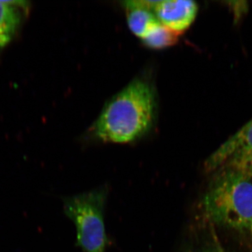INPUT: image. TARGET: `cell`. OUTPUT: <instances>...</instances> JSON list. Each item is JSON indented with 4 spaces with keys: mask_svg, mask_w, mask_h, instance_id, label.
<instances>
[{
    "mask_svg": "<svg viewBox=\"0 0 252 252\" xmlns=\"http://www.w3.org/2000/svg\"></svg>",
    "mask_w": 252,
    "mask_h": 252,
    "instance_id": "obj_12",
    "label": "cell"
},
{
    "mask_svg": "<svg viewBox=\"0 0 252 252\" xmlns=\"http://www.w3.org/2000/svg\"><path fill=\"white\" fill-rule=\"evenodd\" d=\"M158 1H149V0H135V1H126L123 2L124 7L127 9H143L154 10Z\"/></svg>",
    "mask_w": 252,
    "mask_h": 252,
    "instance_id": "obj_9",
    "label": "cell"
},
{
    "mask_svg": "<svg viewBox=\"0 0 252 252\" xmlns=\"http://www.w3.org/2000/svg\"><path fill=\"white\" fill-rule=\"evenodd\" d=\"M157 107L153 86L146 79L137 78L105 104L91 130L104 142H132L152 128Z\"/></svg>",
    "mask_w": 252,
    "mask_h": 252,
    "instance_id": "obj_1",
    "label": "cell"
},
{
    "mask_svg": "<svg viewBox=\"0 0 252 252\" xmlns=\"http://www.w3.org/2000/svg\"><path fill=\"white\" fill-rule=\"evenodd\" d=\"M180 33L172 31L160 22H158L142 38L147 47L161 49L174 45L179 40Z\"/></svg>",
    "mask_w": 252,
    "mask_h": 252,
    "instance_id": "obj_7",
    "label": "cell"
},
{
    "mask_svg": "<svg viewBox=\"0 0 252 252\" xmlns=\"http://www.w3.org/2000/svg\"><path fill=\"white\" fill-rule=\"evenodd\" d=\"M198 11V4L191 0L158 1L154 10L159 22L180 34L190 27Z\"/></svg>",
    "mask_w": 252,
    "mask_h": 252,
    "instance_id": "obj_5",
    "label": "cell"
},
{
    "mask_svg": "<svg viewBox=\"0 0 252 252\" xmlns=\"http://www.w3.org/2000/svg\"><path fill=\"white\" fill-rule=\"evenodd\" d=\"M107 190L98 189L64 200L66 215L77 228V243L85 252H104L107 239L104 223Z\"/></svg>",
    "mask_w": 252,
    "mask_h": 252,
    "instance_id": "obj_3",
    "label": "cell"
},
{
    "mask_svg": "<svg viewBox=\"0 0 252 252\" xmlns=\"http://www.w3.org/2000/svg\"><path fill=\"white\" fill-rule=\"evenodd\" d=\"M200 252H229L222 247L216 236L214 237L211 243L209 244Z\"/></svg>",
    "mask_w": 252,
    "mask_h": 252,
    "instance_id": "obj_10",
    "label": "cell"
},
{
    "mask_svg": "<svg viewBox=\"0 0 252 252\" xmlns=\"http://www.w3.org/2000/svg\"><path fill=\"white\" fill-rule=\"evenodd\" d=\"M249 230H250V232H251L252 235V220L251 223H250V228H249Z\"/></svg>",
    "mask_w": 252,
    "mask_h": 252,
    "instance_id": "obj_11",
    "label": "cell"
},
{
    "mask_svg": "<svg viewBox=\"0 0 252 252\" xmlns=\"http://www.w3.org/2000/svg\"><path fill=\"white\" fill-rule=\"evenodd\" d=\"M216 172L203 207L213 223L235 230H249L252 220V181L230 170Z\"/></svg>",
    "mask_w": 252,
    "mask_h": 252,
    "instance_id": "obj_2",
    "label": "cell"
},
{
    "mask_svg": "<svg viewBox=\"0 0 252 252\" xmlns=\"http://www.w3.org/2000/svg\"><path fill=\"white\" fill-rule=\"evenodd\" d=\"M204 168L233 170L252 179V119L207 158Z\"/></svg>",
    "mask_w": 252,
    "mask_h": 252,
    "instance_id": "obj_4",
    "label": "cell"
},
{
    "mask_svg": "<svg viewBox=\"0 0 252 252\" xmlns=\"http://www.w3.org/2000/svg\"><path fill=\"white\" fill-rule=\"evenodd\" d=\"M24 1H0V48L7 44L21 21L18 8L26 9Z\"/></svg>",
    "mask_w": 252,
    "mask_h": 252,
    "instance_id": "obj_6",
    "label": "cell"
},
{
    "mask_svg": "<svg viewBox=\"0 0 252 252\" xmlns=\"http://www.w3.org/2000/svg\"><path fill=\"white\" fill-rule=\"evenodd\" d=\"M127 23L132 32L142 39L154 25L159 22L155 14L147 9H127Z\"/></svg>",
    "mask_w": 252,
    "mask_h": 252,
    "instance_id": "obj_8",
    "label": "cell"
}]
</instances>
